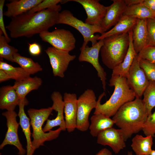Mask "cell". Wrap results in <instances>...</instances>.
Instances as JSON below:
<instances>
[{
    "instance_id": "cell-29",
    "label": "cell",
    "mask_w": 155,
    "mask_h": 155,
    "mask_svg": "<svg viewBox=\"0 0 155 155\" xmlns=\"http://www.w3.org/2000/svg\"><path fill=\"white\" fill-rule=\"evenodd\" d=\"M0 69L5 71L11 79L15 81H21L30 77V75L21 67H14L1 60L0 61Z\"/></svg>"
},
{
    "instance_id": "cell-42",
    "label": "cell",
    "mask_w": 155,
    "mask_h": 155,
    "mask_svg": "<svg viewBox=\"0 0 155 155\" xmlns=\"http://www.w3.org/2000/svg\"><path fill=\"white\" fill-rule=\"evenodd\" d=\"M96 155H112L111 152L106 148L101 149Z\"/></svg>"
},
{
    "instance_id": "cell-9",
    "label": "cell",
    "mask_w": 155,
    "mask_h": 155,
    "mask_svg": "<svg viewBox=\"0 0 155 155\" xmlns=\"http://www.w3.org/2000/svg\"><path fill=\"white\" fill-rule=\"evenodd\" d=\"M140 59L137 54L130 68L127 79L128 84L135 93V98H141L149 81L140 66Z\"/></svg>"
},
{
    "instance_id": "cell-22",
    "label": "cell",
    "mask_w": 155,
    "mask_h": 155,
    "mask_svg": "<svg viewBox=\"0 0 155 155\" xmlns=\"http://www.w3.org/2000/svg\"><path fill=\"white\" fill-rule=\"evenodd\" d=\"M28 103V102L26 98L20 100L18 105L19 111L18 116L20 118L19 124L22 128L26 140V155H33L34 151L33 148L31 139L30 119L26 115L24 109L25 106L27 105Z\"/></svg>"
},
{
    "instance_id": "cell-26",
    "label": "cell",
    "mask_w": 155,
    "mask_h": 155,
    "mask_svg": "<svg viewBox=\"0 0 155 155\" xmlns=\"http://www.w3.org/2000/svg\"><path fill=\"white\" fill-rule=\"evenodd\" d=\"M153 137L137 135L132 140L131 147L136 155H150L153 144Z\"/></svg>"
},
{
    "instance_id": "cell-14",
    "label": "cell",
    "mask_w": 155,
    "mask_h": 155,
    "mask_svg": "<svg viewBox=\"0 0 155 155\" xmlns=\"http://www.w3.org/2000/svg\"><path fill=\"white\" fill-rule=\"evenodd\" d=\"M97 137V143L109 146L115 154L126 147L123 132L120 129H107L99 133Z\"/></svg>"
},
{
    "instance_id": "cell-15",
    "label": "cell",
    "mask_w": 155,
    "mask_h": 155,
    "mask_svg": "<svg viewBox=\"0 0 155 155\" xmlns=\"http://www.w3.org/2000/svg\"><path fill=\"white\" fill-rule=\"evenodd\" d=\"M51 98L53 102L51 107L53 110L57 112V114L55 119L47 120L43 130L45 132L49 131L53 127L59 126L62 131H65L66 128L63 116L64 105L62 95L59 92L54 91L52 94Z\"/></svg>"
},
{
    "instance_id": "cell-31",
    "label": "cell",
    "mask_w": 155,
    "mask_h": 155,
    "mask_svg": "<svg viewBox=\"0 0 155 155\" xmlns=\"http://www.w3.org/2000/svg\"><path fill=\"white\" fill-rule=\"evenodd\" d=\"M18 50L8 44L5 37L0 35V57L9 61L13 62L14 55L18 53Z\"/></svg>"
},
{
    "instance_id": "cell-41",
    "label": "cell",
    "mask_w": 155,
    "mask_h": 155,
    "mask_svg": "<svg viewBox=\"0 0 155 155\" xmlns=\"http://www.w3.org/2000/svg\"><path fill=\"white\" fill-rule=\"evenodd\" d=\"M127 7L143 3L144 0H125Z\"/></svg>"
},
{
    "instance_id": "cell-30",
    "label": "cell",
    "mask_w": 155,
    "mask_h": 155,
    "mask_svg": "<svg viewBox=\"0 0 155 155\" xmlns=\"http://www.w3.org/2000/svg\"><path fill=\"white\" fill-rule=\"evenodd\" d=\"M143 95L144 98L142 100L148 117L152 114V109L155 107V82L149 81V84Z\"/></svg>"
},
{
    "instance_id": "cell-12",
    "label": "cell",
    "mask_w": 155,
    "mask_h": 155,
    "mask_svg": "<svg viewBox=\"0 0 155 155\" xmlns=\"http://www.w3.org/2000/svg\"><path fill=\"white\" fill-rule=\"evenodd\" d=\"M7 120V129L5 138L0 145V149H2L7 145H13L18 150L19 155H24L26 151L21 143L18 135V129L19 123L16 120L18 114L13 111H6L2 113Z\"/></svg>"
},
{
    "instance_id": "cell-27",
    "label": "cell",
    "mask_w": 155,
    "mask_h": 155,
    "mask_svg": "<svg viewBox=\"0 0 155 155\" xmlns=\"http://www.w3.org/2000/svg\"><path fill=\"white\" fill-rule=\"evenodd\" d=\"M142 3L127 7L123 15L137 19L154 18L155 13Z\"/></svg>"
},
{
    "instance_id": "cell-25",
    "label": "cell",
    "mask_w": 155,
    "mask_h": 155,
    "mask_svg": "<svg viewBox=\"0 0 155 155\" xmlns=\"http://www.w3.org/2000/svg\"><path fill=\"white\" fill-rule=\"evenodd\" d=\"M91 123L89 128L90 133L93 137H97L101 132L112 127L115 124L114 121L101 114H94L90 118Z\"/></svg>"
},
{
    "instance_id": "cell-38",
    "label": "cell",
    "mask_w": 155,
    "mask_h": 155,
    "mask_svg": "<svg viewBox=\"0 0 155 155\" xmlns=\"http://www.w3.org/2000/svg\"><path fill=\"white\" fill-rule=\"evenodd\" d=\"M28 51L30 54L34 56H37L40 55L41 49L40 45L34 42L28 44Z\"/></svg>"
},
{
    "instance_id": "cell-19",
    "label": "cell",
    "mask_w": 155,
    "mask_h": 155,
    "mask_svg": "<svg viewBox=\"0 0 155 155\" xmlns=\"http://www.w3.org/2000/svg\"><path fill=\"white\" fill-rule=\"evenodd\" d=\"M42 0H12L6 4L7 10L3 15L11 18L27 13Z\"/></svg>"
},
{
    "instance_id": "cell-35",
    "label": "cell",
    "mask_w": 155,
    "mask_h": 155,
    "mask_svg": "<svg viewBox=\"0 0 155 155\" xmlns=\"http://www.w3.org/2000/svg\"><path fill=\"white\" fill-rule=\"evenodd\" d=\"M146 22L148 32L147 46H155V18L147 19Z\"/></svg>"
},
{
    "instance_id": "cell-2",
    "label": "cell",
    "mask_w": 155,
    "mask_h": 155,
    "mask_svg": "<svg viewBox=\"0 0 155 155\" xmlns=\"http://www.w3.org/2000/svg\"><path fill=\"white\" fill-rule=\"evenodd\" d=\"M148 117L142 100L135 98L121 106L112 119L122 130L126 141L132 134L142 130Z\"/></svg>"
},
{
    "instance_id": "cell-7",
    "label": "cell",
    "mask_w": 155,
    "mask_h": 155,
    "mask_svg": "<svg viewBox=\"0 0 155 155\" xmlns=\"http://www.w3.org/2000/svg\"><path fill=\"white\" fill-rule=\"evenodd\" d=\"M97 105L94 91L88 89L78 98L76 128L79 131H87L90 126L88 117L93 108Z\"/></svg>"
},
{
    "instance_id": "cell-18",
    "label": "cell",
    "mask_w": 155,
    "mask_h": 155,
    "mask_svg": "<svg viewBox=\"0 0 155 155\" xmlns=\"http://www.w3.org/2000/svg\"><path fill=\"white\" fill-rule=\"evenodd\" d=\"M132 31L133 45L137 54L148 45V32L146 19H137Z\"/></svg>"
},
{
    "instance_id": "cell-23",
    "label": "cell",
    "mask_w": 155,
    "mask_h": 155,
    "mask_svg": "<svg viewBox=\"0 0 155 155\" xmlns=\"http://www.w3.org/2000/svg\"><path fill=\"white\" fill-rule=\"evenodd\" d=\"M137 20V19L123 15L112 29L101 34L98 37V40L103 39L113 35L128 33L132 29Z\"/></svg>"
},
{
    "instance_id": "cell-10",
    "label": "cell",
    "mask_w": 155,
    "mask_h": 155,
    "mask_svg": "<svg viewBox=\"0 0 155 155\" xmlns=\"http://www.w3.org/2000/svg\"><path fill=\"white\" fill-rule=\"evenodd\" d=\"M44 51L49 57L54 76L64 78L70 63L75 59L76 56L53 46L48 47Z\"/></svg>"
},
{
    "instance_id": "cell-33",
    "label": "cell",
    "mask_w": 155,
    "mask_h": 155,
    "mask_svg": "<svg viewBox=\"0 0 155 155\" xmlns=\"http://www.w3.org/2000/svg\"><path fill=\"white\" fill-rule=\"evenodd\" d=\"M142 130L146 136H154L155 134V111L148 116Z\"/></svg>"
},
{
    "instance_id": "cell-36",
    "label": "cell",
    "mask_w": 155,
    "mask_h": 155,
    "mask_svg": "<svg viewBox=\"0 0 155 155\" xmlns=\"http://www.w3.org/2000/svg\"><path fill=\"white\" fill-rule=\"evenodd\" d=\"M61 0H43L42 1L33 8L28 13H32L41 11L58 5L61 3Z\"/></svg>"
},
{
    "instance_id": "cell-17",
    "label": "cell",
    "mask_w": 155,
    "mask_h": 155,
    "mask_svg": "<svg viewBox=\"0 0 155 155\" xmlns=\"http://www.w3.org/2000/svg\"><path fill=\"white\" fill-rule=\"evenodd\" d=\"M63 99L66 128L71 132L76 128L78 98L76 94L66 92Z\"/></svg>"
},
{
    "instance_id": "cell-37",
    "label": "cell",
    "mask_w": 155,
    "mask_h": 155,
    "mask_svg": "<svg viewBox=\"0 0 155 155\" xmlns=\"http://www.w3.org/2000/svg\"><path fill=\"white\" fill-rule=\"evenodd\" d=\"M5 0H0V30L1 31L8 43L11 41V39L8 36L6 32L5 27L3 19V9Z\"/></svg>"
},
{
    "instance_id": "cell-16",
    "label": "cell",
    "mask_w": 155,
    "mask_h": 155,
    "mask_svg": "<svg viewBox=\"0 0 155 155\" xmlns=\"http://www.w3.org/2000/svg\"><path fill=\"white\" fill-rule=\"evenodd\" d=\"M112 1L113 3L107 6L105 15L100 24V26L104 32L117 23L123 16L127 7L125 0Z\"/></svg>"
},
{
    "instance_id": "cell-20",
    "label": "cell",
    "mask_w": 155,
    "mask_h": 155,
    "mask_svg": "<svg viewBox=\"0 0 155 155\" xmlns=\"http://www.w3.org/2000/svg\"><path fill=\"white\" fill-rule=\"evenodd\" d=\"M129 38V47L123 61L112 70L111 76H119L127 78L130 68L137 55L134 48L132 39V29L128 33Z\"/></svg>"
},
{
    "instance_id": "cell-44",
    "label": "cell",
    "mask_w": 155,
    "mask_h": 155,
    "mask_svg": "<svg viewBox=\"0 0 155 155\" xmlns=\"http://www.w3.org/2000/svg\"><path fill=\"white\" fill-rule=\"evenodd\" d=\"M127 155H133V154L132 151H128Z\"/></svg>"
},
{
    "instance_id": "cell-34",
    "label": "cell",
    "mask_w": 155,
    "mask_h": 155,
    "mask_svg": "<svg viewBox=\"0 0 155 155\" xmlns=\"http://www.w3.org/2000/svg\"><path fill=\"white\" fill-rule=\"evenodd\" d=\"M137 55L140 58L155 64V46H148L145 47Z\"/></svg>"
},
{
    "instance_id": "cell-39",
    "label": "cell",
    "mask_w": 155,
    "mask_h": 155,
    "mask_svg": "<svg viewBox=\"0 0 155 155\" xmlns=\"http://www.w3.org/2000/svg\"><path fill=\"white\" fill-rule=\"evenodd\" d=\"M142 3L148 8L155 13V0H144Z\"/></svg>"
},
{
    "instance_id": "cell-8",
    "label": "cell",
    "mask_w": 155,
    "mask_h": 155,
    "mask_svg": "<svg viewBox=\"0 0 155 155\" xmlns=\"http://www.w3.org/2000/svg\"><path fill=\"white\" fill-rule=\"evenodd\" d=\"M39 36L42 40L58 49L69 52L75 47L76 39L73 34L63 29H56L51 32L47 31Z\"/></svg>"
},
{
    "instance_id": "cell-40",
    "label": "cell",
    "mask_w": 155,
    "mask_h": 155,
    "mask_svg": "<svg viewBox=\"0 0 155 155\" xmlns=\"http://www.w3.org/2000/svg\"><path fill=\"white\" fill-rule=\"evenodd\" d=\"M11 78L8 74L4 70L0 69V82L9 80Z\"/></svg>"
},
{
    "instance_id": "cell-4",
    "label": "cell",
    "mask_w": 155,
    "mask_h": 155,
    "mask_svg": "<svg viewBox=\"0 0 155 155\" xmlns=\"http://www.w3.org/2000/svg\"><path fill=\"white\" fill-rule=\"evenodd\" d=\"M129 44L128 33L111 36L103 39L100 53L102 61L113 70L123 61Z\"/></svg>"
},
{
    "instance_id": "cell-13",
    "label": "cell",
    "mask_w": 155,
    "mask_h": 155,
    "mask_svg": "<svg viewBox=\"0 0 155 155\" xmlns=\"http://www.w3.org/2000/svg\"><path fill=\"white\" fill-rule=\"evenodd\" d=\"M75 1L80 4L87 15L85 22L88 24L100 26L107 11V6L101 4L98 0H69L66 2Z\"/></svg>"
},
{
    "instance_id": "cell-3",
    "label": "cell",
    "mask_w": 155,
    "mask_h": 155,
    "mask_svg": "<svg viewBox=\"0 0 155 155\" xmlns=\"http://www.w3.org/2000/svg\"><path fill=\"white\" fill-rule=\"evenodd\" d=\"M108 85L114 87L113 94L102 104L100 101L105 93L103 92L100 95L94 114H101L109 117L113 116L123 105L135 98V93L128 84L126 78L111 76Z\"/></svg>"
},
{
    "instance_id": "cell-43",
    "label": "cell",
    "mask_w": 155,
    "mask_h": 155,
    "mask_svg": "<svg viewBox=\"0 0 155 155\" xmlns=\"http://www.w3.org/2000/svg\"><path fill=\"white\" fill-rule=\"evenodd\" d=\"M150 155H155V150H152L150 152Z\"/></svg>"
},
{
    "instance_id": "cell-28",
    "label": "cell",
    "mask_w": 155,
    "mask_h": 155,
    "mask_svg": "<svg viewBox=\"0 0 155 155\" xmlns=\"http://www.w3.org/2000/svg\"><path fill=\"white\" fill-rule=\"evenodd\" d=\"M13 62L18 64L30 75L42 70V68L38 63L35 62L31 58L22 56L18 53L14 56Z\"/></svg>"
},
{
    "instance_id": "cell-1",
    "label": "cell",
    "mask_w": 155,
    "mask_h": 155,
    "mask_svg": "<svg viewBox=\"0 0 155 155\" xmlns=\"http://www.w3.org/2000/svg\"><path fill=\"white\" fill-rule=\"evenodd\" d=\"M60 5L33 13L27 12L11 18V20L5 28L10 32L11 37H30L48 31L57 24L61 9Z\"/></svg>"
},
{
    "instance_id": "cell-11",
    "label": "cell",
    "mask_w": 155,
    "mask_h": 155,
    "mask_svg": "<svg viewBox=\"0 0 155 155\" xmlns=\"http://www.w3.org/2000/svg\"><path fill=\"white\" fill-rule=\"evenodd\" d=\"M103 44V39L100 40L92 46L89 47L87 45L84 48H80L81 52L78 60L80 62H87L92 65L97 71L98 76L102 82L104 90H105L106 74L100 64L98 59L99 53Z\"/></svg>"
},
{
    "instance_id": "cell-24",
    "label": "cell",
    "mask_w": 155,
    "mask_h": 155,
    "mask_svg": "<svg viewBox=\"0 0 155 155\" xmlns=\"http://www.w3.org/2000/svg\"><path fill=\"white\" fill-rule=\"evenodd\" d=\"M42 81L37 76L31 77L20 81H15L13 86L21 100L26 98V96L32 90L38 89L41 86Z\"/></svg>"
},
{
    "instance_id": "cell-45",
    "label": "cell",
    "mask_w": 155,
    "mask_h": 155,
    "mask_svg": "<svg viewBox=\"0 0 155 155\" xmlns=\"http://www.w3.org/2000/svg\"><path fill=\"white\" fill-rule=\"evenodd\" d=\"M154 18H155V16H154Z\"/></svg>"
},
{
    "instance_id": "cell-6",
    "label": "cell",
    "mask_w": 155,
    "mask_h": 155,
    "mask_svg": "<svg viewBox=\"0 0 155 155\" xmlns=\"http://www.w3.org/2000/svg\"><path fill=\"white\" fill-rule=\"evenodd\" d=\"M63 24L70 26L77 30L82 35L84 42L80 48L85 47L88 42L92 46L96 43L100 36L96 33H104L100 26L91 25L84 22L74 16L69 10H64L59 13L57 24Z\"/></svg>"
},
{
    "instance_id": "cell-32",
    "label": "cell",
    "mask_w": 155,
    "mask_h": 155,
    "mask_svg": "<svg viewBox=\"0 0 155 155\" xmlns=\"http://www.w3.org/2000/svg\"><path fill=\"white\" fill-rule=\"evenodd\" d=\"M140 65L149 81L155 82V64L140 58Z\"/></svg>"
},
{
    "instance_id": "cell-5",
    "label": "cell",
    "mask_w": 155,
    "mask_h": 155,
    "mask_svg": "<svg viewBox=\"0 0 155 155\" xmlns=\"http://www.w3.org/2000/svg\"><path fill=\"white\" fill-rule=\"evenodd\" d=\"M53 111L51 107H50L39 109L31 108L27 111L32 129L33 140L32 144L34 151L40 146L43 145L45 142L57 138L62 131L60 127L55 130H51L47 133H45L43 130L42 125L48 119Z\"/></svg>"
},
{
    "instance_id": "cell-21",
    "label": "cell",
    "mask_w": 155,
    "mask_h": 155,
    "mask_svg": "<svg viewBox=\"0 0 155 155\" xmlns=\"http://www.w3.org/2000/svg\"><path fill=\"white\" fill-rule=\"evenodd\" d=\"M20 100L13 86H3L0 89V108L13 111Z\"/></svg>"
}]
</instances>
